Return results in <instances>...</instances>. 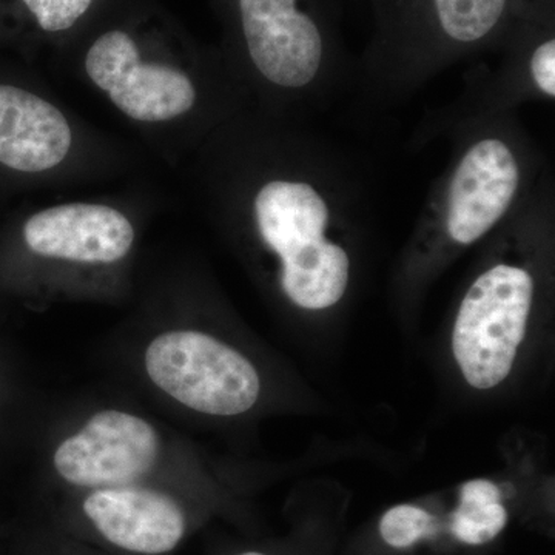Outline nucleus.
Wrapping results in <instances>:
<instances>
[{
    "instance_id": "1",
    "label": "nucleus",
    "mask_w": 555,
    "mask_h": 555,
    "mask_svg": "<svg viewBox=\"0 0 555 555\" xmlns=\"http://www.w3.org/2000/svg\"><path fill=\"white\" fill-rule=\"evenodd\" d=\"M67 53L86 82L149 133L179 134L199 107L189 40L156 0H120Z\"/></svg>"
},
{
    "instance_id": "2",
    "label": "nucleus",
    "mask_w": 555,
    "mask_h": 555,
    "mask_svg": "<svg viewBox=\"0 0 555 555\" xmlns=\"http://www.w3.org/2000/svg\"><path fill=\"white\" fill-rule=\"evenodd\" d=\"M255 229L280 258V283L298 308L337 305L349 283L346 250L326 238V201L308 182L269 179L251 198Z\"/></svg>"
},
{
    "instance_id": "3",
    "label": "nucleus",
    "mask_w": 555,
    "mask_h": 555,
    "mask_svg": "<svg viewBox=\"0 0 555 555\" xmlns=\"http://www.w3.org/2000/svg\"><path fill=\"white\" fill-rule=\"evenodd\" d=\"M144 367L160 392L199 414H244L261 392L257 369L246 357L193 328L156 335L145 349Z\"/></svg>"
},
{
    "instance_id": "4",
    "label": "nucleus",
    "mask_w": 555,
    "mask_h": 555,
    "mask_svg": "<svg viewBox=\"0 0 555 555\" xmlns=\"http://www.w3.org/2000/svg\"><path fill=\"white\" fill-rule=\"evenodd\" d=\"M105 149L100 139L53 98L25 87L0 83V166L51 184L101 170Z\"/></svg>"
},
{
    "instance_id": "5",
    "label": "nucleus",
    "mask_w": 555,
    "mask_h": 555,
    "mask_svg": "<svg viewBox=\"0 0 555 555\" xmlns=\"http://www.w3.org/2000/svg\"><path fill=\"white\" fill-rule=\"evenodd\" d=\"M534 280L525 269L499 264L477 278L456 315L452 349L466 382L492 389L505 382L525 338Z\"/></svg>"
},
{
    "instance_id": "6",
    "label": "nucleus",
    "mask_w": 555,
    "mask_h": 555,
    "mask_svg": "<svg viewBox=\"0 0 555 555\" xmlns=\"http://www.w3.org/2000/svg\"><path fill=\"white\" fill-rule=\"evenodd\" d=\"M138 236L130 208L112 199L51 204L22 225V240L33 257L62 269H115L133 254Z\"/></svg>"
},
{
    "instance_id": "7",
    "label": "nucleus",
    "mask_w": 555,
    "mask_h": 555,
    "mask_svg": "<svg viewBox=\"0 0 555 555\" xmlns=\"http://www.w3.org/2000/svg\"><path fill=\"white\" fill-rule=\"evenodd\" d=\"M163 441L158 429L137 414L118 409L96 412L53 454L56 476L79 492L131 483L158 465Z\"/></svg>"
},
{
    "instance_id": "8",
    "label": "nucleus",
    "mask_w": 555,
    "mask_h": 555,
    "mask_svg": "<svg viewBox=\"0 0 555 555\" xmlns=\"http://www.w3.org/2000/svg\"><path fill=\"white\" fill-rule=\"evenodd\" d=\"M75 517L87 535L116 555H169L192 528L179 495L147 483L82 492Z\"/></svg>"
},
{
    "instance_id": "9",
    "label": "nucleus",
    "mask_w": 555,
    "mask_h": 555,
    "mask_svg": "<svg viewBox=\"0 0 555 555\" xmlns=\"http://www.w3.org/2000/svg\"><path fill=\"white\" fill-rule=\"evenodd\" d=\"M244 49L251 67L281 89H302L323 62V38L297 0H235Z\"/></svg>"
},
{
    "instance_id": "10",
    "label": "nucleus",
    "mask_w": 555,
    "mask_h": 555,
    "mask_svg": "<svg viewBox=\"0 0 555 555\" xmlns=\"http://www.w3.org/2000/svg\"><path fill=\"white\" fill-rule=\"evenodd\" d=\"M520 184L516 156L500 139H483L456 166L448 196L447 228L459 244H473L509 210Z\"/></svg>"
},
{
    "instance_id": "11",
    "label": "nucleus",
    "mask_w": 555,
    "mask_h": 555,
    "mask_svg": "<svg viewBox=\"0 0 555 555\" xmlns=\"http://www.w3.org/2000/svg\"><path fill=\"white\" fill-rule=\"evenodd\" d=\"M120 0H17L33 36L67 51Z\"/></svg>"
},
{
    "instance_id": "12",
    "label": "nucleus",
    "mask_w": 555,
    "mask_h": 555,
    "mask_svg": "<svg viewBox=\"0 0 555 555\" xmlns=\"http://www.w3.org/2000/svg\"><path fill=\"white\" fill-rule=\"evenodd\" d=\"M507 524L499 486L488 480H470L462 486L459 507L452 514V534L470 546L492 542Z\"/></svg>"
},
{
    "instance_id": "13",
    "label": "nucleus",
    "mask_w": 555,
    "mask_h": 555,
    "mask_svg": "<svg viewBox=\"0 0 555 555\" xmlns=\"http://www.w3.org/2000/svg\"><path fill=\"white\" fill-rule=\"evenodd\" d=\"M438 21L455 42L473 43L486 38L502 20L507 0H434Z\"/></svg>"
},
{
    "instance_id": "14",
    "label": "nucleus",
    "mask_w": 555,
    "mask_h": 555,
    "mask_svg": "<svg viewBox=\"0 0 555 555\" xmlns=\"http://www.w3.org/2000/svg\"><path fill=\"white\" fill-rule=\"evenodd\" d=\"M436 520L418 506L400 505L387 511L379 521V534L387 545L406 550L433 534Z\"/></svg>"
},
{
    "instance_id": "15",
    "label": "nucleus",
    "mask_w": 555,
    "mask_h": 555,
    "mask_svg": "<svg viewBox=\"0 0 555 555\" xmlns=\"http://www.w3.org/2000/svg\"><path fill=\"white\" fill-rule=\"evenodd\" d=\"M531 75L535 86L546 96H555V40H546L537 47L531 60Z\"/></svg>"
},
{
    "instance_id": "16",
    "label": "nucleus",
    "mask_w": 555,
    "mask_h": 555,
    "mask_svg": "<svg viewBox=\"0 0 555 555\" xmlns=\"http://www.w3.org/2000/svg\"><path fill=\"white\" fill-rule=\"evenodd\" d=\"M53 555H91V554L78 553V551H69V553H65V551H60V553H56V554H53Z\"/></svg>"
},
{
    "instance_id": "17",
    "label": "nucleus",
    "mask_w": 555,
    "mask_h": 555,
    "mask_svg": "<svg viewBox=\"0 0 555 555\" xmlns=\"http://www.w3.org/2000/svg\"><path fill=\"white\" fill-rule=\"evenodd\" d=\"M238 555H268V554L259 553V551H247V553H241Z\"/></svg>"
}]
</instances>
